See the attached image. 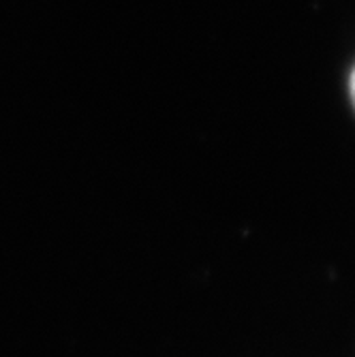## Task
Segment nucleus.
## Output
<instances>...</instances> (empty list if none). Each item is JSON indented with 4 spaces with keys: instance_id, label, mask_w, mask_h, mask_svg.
<instances>
[{
    "instance_id": "nucleus-1",
    "label": "nucleus",
    "mask_w": 355,
    "mask_h": 357,
    "mask_svg": "<svg viewBox=\"0 0 355 357\" xmlns=\"http://www.w3.org/2000/svg\"><path fill=\"white\" fill-rule=\"evenodd\" d=\"M351 96H353V103H355V71L351 75Z\"/></svg>"
}]
</instances>
